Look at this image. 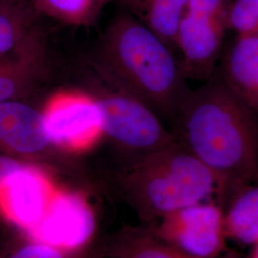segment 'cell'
Masks as SVG:
<instances>
[{
    "instance_id": "cell-1",
    "label": "cell",
    "mask_w": 258,
    "mask_h": 258,
    "mask_svg": "<svg viewBox=\"0 0 258 258\" xmlns=\"http://www.w3.org/2000/svg\"><path fill=\"white\" fill-rule=\"evenodd\" d=\"M173 124L176 142L219 180L221 204L256 182L258 112L240 101L216 72L191 90Z\"/></svg>"
},
{
    "instance_id": "cell-2",
    "label": "cell",
    "mask_w": 258,
    "mask_h": 258,
    "mask_svg": "<svg viewBox=\"0 0 258 258\" xmlns=\"http://www.w3.org/2000/svg\"><path fill=\"white\" fill-rule=\"evenodd\" d=\"M104 64L120 89L174 123L191 90L173 49L139 19L123 13L107 28Z\"/></svg>"
},
{
    "instance_id": "cell-3",
    "label": "cell",
    "mask_w": 258,
    "mask_h": 258,
    "mask_svg": "<svg viewBox=\"0 0 258 258\" xmlns=\"http://www.w3.org/2000/svg\"><path fill=\"white\" fill-rule=\"evenodd\" d=\"M120 189L148 224L194 204L214 200L221 206L217 177L176 141L131 163L120 178Z\"/></svg>"
},
{
    "instance_id": "cell-4",
    "label": "cell",
    "mask_w": 258,
    "mask_h": 258,
    "mask_svg": "<svg viewBox=\"0 0 258 258\" xmlns=\"http://www.w3.org/2000/svg\"><path fill=\"white\" fill-rule=\"evenodd\" d=\"M94 99L102 113L103 135L131 155L130 164L175 141L161 118L137 97L120 89Z\"/></svg>"
},
{
    "instance_id": "cell-5",
    "label": "cell",
    "mask_w": 258,
    "mask_h": 258,
    "mask_svg": "<svg viewBox=\"0 0 258 258\" xmlns=\"http://www.w3.org/2000/svg\"><path fill=\"white\" fill-rule=\"evenodd\" d=\"M217 201L187 206L149 224L158 238L189 258H220L226 252L224 210Z\"/></svg>"
},
{
    "instance_id": "cell-6",
    "label": "cell",
    "mask_w": 258,
    "mask_h": 258,
    "mask_svg": "<svg viewBox=\"0 0 258 258\" xmlns=\"http://www.w3.org/2000/svg\"><path fill=\"white\" fill-rule=\"evenodd\" d=\"M96 231V213L87 198L73 189L56 188L42 219L26 237L58 249L77 250L90 246Z\"/></svg>"
},
{
    "instance_id": "cell-7",
    "label": "cell",
    "mask_w": 258,
    "mask_h": 258,
    "mask_svg": "<svg viewBox=\"0 0 258 258\" xmlns=\"http://www.w3.org/2000/svg\"><path fill=\"white\" fill-rule=\"evenodd\" d=\"M42 113L53 148L82 152L103 136L102 113L94 97L59 94L49 102Z\"/></svg>"
},
{
    "instance_id": "cell-8",
    "label": "cell",
    "mask_w": 258,
    "mask_h": 258,
    "mask_svg": "<svg viewBox=\"0 0 258 258\" xmlns=\"http://www.w3.org/2000/svg\"><path fill=\"white\" fill-rule=\"evenodd\" d=\"M228 18L184 9L176 31L175 48L185 79L207 82L212 78L225 45Z\"/></svg>"
},
{
    "instance_id": "cell-9",
    "label": "cell",
    "mask_w": 258,
    "mask_h": 258,
    "mask_svg": "<svg viewBox=\"0 0 258 258\" xmlns=\"http://www.w3.org/2000/svg\"><path fill=\"white\" fill-rule=\"evenodd\" d=\"M56 187L35 163H25L0 184V213L25 234L45 214Z\"/></svg>"
},
{
    "instance_id": "cell-10",
    "label": "cell",
    "mask_w": 258,
    "mask_h": 258,
    "mask_svg": "<svg viewBox=\"0 0 258 258\" xmlns=\"http://www.w3.org/2000/svg\"><path fill=\"white\" fill-rule=\"evenodd\" d=\"M52 148L42 111L18 99L0 102V153L31 163Z\"/></svg>"
},
{
    "instance_id": "cell-11",
    "label": "cell",
    "mask_w": 258,
    "mask_h": 258,
    "mask_svg": "<svg viewBox=\"0 0 258 258\" xmlns=\"http://www.w3.org/2000/svg\"><path fill=\"white\" fill-rule=\"evenodd\" d=\"M215 72L240 101L258 112V34L225 42Z\"/></svg>"
},
{
    "instance_id": "cell-12",
    "label": "cell",
    "mask_w": 258,
    "mask_h": 258,
    "mask_svg": "<svg viewBox=\"0 0 258 258\" xmlns=\"http://www.w3.org/2000/svg\"><path fill=\"white\" fill-rule=\"evenodd\" d=\"M103 253L109 258H189L158 238L148 227L122 229L105 246ZM220 258L242 257L231 249Z\"/></svg>"
},
{
    "instance_id": "cell-13",
    "label": "cell",
    "mask_w": 258,
    "mask_h": 258,
    "mask_svg": "<svg viewBox=\"0 0 258 258\" xmlns=\"http://www.w3.org/2000/svg\"><path fill=\"white\" fill-rule=\"evenodd\" d=\"M224 211V228L227 239L243 245L258 243V184H245L228 200Z\"/></svg>"
},
{
    "instance_id": "cell-14",
    "label": "cell",
    "mask_w": 258,
    "mask_h": 258,
    "mask_svg": "<svg viewBox=\"0 0 258 258\" xmlns=\"http://www.w3.org/2000/svg\"><path fill=\"white\" fill-rule=\"evenodd\" d=\"M127 13L175 49V36L188 0H120Z\"/></svg>"
},
{
    "instance_id": "cell-15",
    "label": "cell",
    "mask_w": 258,
    "mask_h": 258,
    "mask_svg": "<svg viewBox=\"0 0 258 258\" xmlns=\"http://www.w3.org/2000/svg\"><path fill=\"white\" fill-rule=\"evenodd\" d=\"M38 16L32 0H0V56L29 38Z\"/></svg>"
},
{
    "instance_id": "cell-16",
    "label": "cell",
    "mask_w": 258,
    "mask_h": 258,
    "mask_svg": "<svg viewBox=\"0 0 258 258\" xmlns=\"http://www.w3.org/2000/svg\"><path fill=\"white\" fill-rule=\"evenodd\" d=\"M110 0H32L39 15L72 24H89Z\"/></svg>"
},
{
    "instance_id": "cell-17",
    "label": "cell",
    "mask_w": 258,
    "mask_h": 258,
    "mask_svg": "<svg viewBox=\"0 0 258 258\" xmlns=\"http://www.w3.org/2000/svg\"><path fill=\"white\" fill-rule=\"evenodd\" d=\"M102 251L86 247L77 250L58 249L27 238L1 258H101Z\"/></svg>"
},
{
    "instance_id": "cell-18",
    "label": "cell",
    "mask_w": 258,
    "mask_h": 258,
    "mask_svg": "<svg viewBox=\"0 0 258 258\" xmlns=\"http://www.w3.org/2000/svg\"><path fill=\"white\" fill-rule=\"evenodd\" d=\"M228 27L235 34H258V0H233Z\"/></svg>"
},
{
    "instance_id": "cell-19",
    "label": "cell",
    "mask_w": 258,
    "mask_h": 258,
    "mask_svg": "<svg viewBox=\"0 0 258 258\" xmlns=\"http://www.w3.org/2000/svg\"><path fill=\"white\" fill-rule=\"evenodd\" d=\"M18 65L0 58V102L17 99L23 88L24 79Z\"/></svg>"
},
{
    "instance_id": "cell-20",
    "label": "cell",
    "mask_w": 258,
    "mask_h": 258,
    "mask_svg": "<svg viewBox=\"0 0 258 258\" xmlns=\"http://www.w3.org/2000/svg\"><path fill=\"white\" fill-rule=\"evenodd\" d=\"M25 163L27 162L0 153V184L5 181L8 176L18 170Z\"/></svg>"
},
{
    "instance_id": "cell-21",
    "label": "cell",
    "mask_w": 258,
    "mask_h": 258,
    "mask_svg": "<svg viewBox=\"0 0 258 258\" xmlns=\"http://www.w3.org/2000/svg\"><path fill=\"white\" fill-rule=\"evenodd\" d=\"M253 247H254V248H253V250H252V253H251L250 258H258V243L257 244H255Z\"/></svg>"
},
{
    "instance_id": "cell-22",
    "label": "cell",
    "mask_w": 258,
    "mask_h": 258,
    "mask_svg": "<svg viewBox=\"0 0 258 258\" xmlns=\"http://www.w3.org/2000/svg\"><path fill=\"white\" fill-rule=\"evenodd\" d=\"M258 181V172H257V179H256V182Z\"/></svg>"
}]
</instances>
